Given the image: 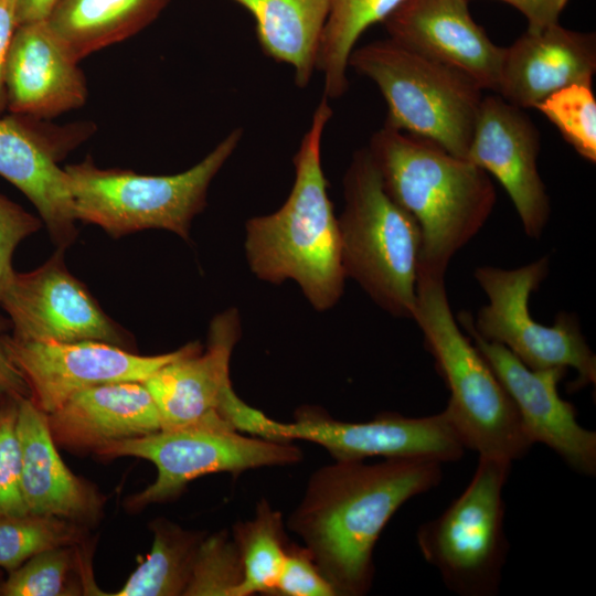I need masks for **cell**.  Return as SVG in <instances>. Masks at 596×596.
<instances>
[{
    "mask_svg": "<svg viewBox=\"0 0 596 596\" xmlns=\"http://www.w3.org/2000/svg\"><path fill=\"white\" fill-rule=\"evenodd\" d=\"M0 323V394L15 400L30 397L29 389L22 375L8 359L1 342Z\"/></svg>",
    "mask_w": 596,
    "mask_h": 596,
    "instance_id": "8d00e7d4",
    "label": "cell"
},
{
    "mask_svg": "<svg viewBox=\"0 0 596 596\" xmlns=\"http://www.w3.org/2000/svg\"><path fill=\"white\" fill-rule=\"evenodd\" d=\"M472 316L464 311L458 321L511 397L534 444L553 450L575 472L596 475V433L577 421L575 406L558 394L565 369L528 368L500 343L480 337L472 327Z\"/></svg>",
    "mask_w": 596,
    "mask_h": 596,
    "instance_id": "9a60e30c",
    "label": "cell"
},
{
    "mask_svg": "<svg viewBox=\"0 0 596 596\" xmlns=\"http://www.w3.org/2000/svg\"><path fill=\"white\" fill-rule=\"evenodd\" d=\"M4 352L25 381L30 400L50 414L74 394L102 384L143 382L164 364L189 352L196 342L157 355H140L114 344L31 342L1 334Z\"/></svg>",
    "mask_w": 596,
    "mask_h": 596,
    "instance_id": "4fadbf2b",
    "label": "cell"
},
{
    "mask_svg": "<svg viewBox=\"0 0 596 596\" xmlns=\"http://www.w3.org/2000/svg\"><path fill=\"white\" fill-rule=\"evenodd\" d=\"M242 128L233 129L200 162L170 175L102 169L92 158L64 168L77 221L102 227L111 237L149 228L188 240L195 215L206 205L209 187L237 148Z\"/></svg>",
    "mask_w": 596,
    "mask_h": 596,
    "instance_id": "8992f818",
    "label": "cell"
},
{
    "mask_svg": "<svg viewBox=\"0 0 596 596\" xmlns=\"http://www.w3.org/2000/svg\"><path fill=\"white\" fill-rule=\"evenodd\" d=\"M170 0H58L46 22L77 62L134 36L151 24Z\"/></svg>",
    "mask_w": 596,
    "mask_h": 596,
    "instance_id": "cb8c5ba5",
    "label": "cell"
},
{
    "mask_svg": "<svg viewBox=\"0 0 596 596\" xmlns=\"http://www.w3.org/2000/svg\"><path fill=\"white\" fill-rule=\"evenodd\" d=\"M363 461L336 460L317 470L289 520L338 595L370 589L381 532L405 502L443 479V464L433 459Z\"/></svg>",
    "mask_w": 596,
    "mask_h": 596,
    "instance_id": "6da1fadb",
    "label": "cell"
},
{
    "mask_svg": "<svg viewBox=\"0 0 596 596\" xmlns=\"http://www.w3.org/2000/svg\"><path fill=\"white\" fill-rule=\"evenodd\" d=\"M94 544L89 539L44 550L0 582V596L107 595L93 572Z\"/></svg>",
    "mask_w": 596,
    "mask_h": 596,
    "instance_id": "d4e9b609",
    "label": "cell"
},
{
    "mask_svg": "<svg viewBox=\"0 0 596 596\" xmlns=\"http://www.w3.org/2000/svg\"><path fill=\"white\" fill-rule=\"evenodd\" d=\"M348 65L379 87L387 105L384 125L466 159L483 98L470 76L391 39L354 49Z\"/></svg>",
    "mask_w": 596,
    "mask_h": 596,
    "instance_id": "52a82bcc",
    "label": "cell"
},
{
    "mask_svg": "<svg viewBox=\"0 0 596 596\" xmlns=\"http://www.w3.org/2000/svg\"><path fill=\"white\" fill-rule=\"evenodd\" d=\"M413 320L435 360L449 398L445 411L467 449L513 462L533 444L499 379L451 312L444 276L418 272Z\"/></svg>",
    "mask_w": 596,
    "mask_h": 596,
    "instance_id": "277c9868",
    "label": "cell"
},
{
    "mask_svg": "<svg viewBox=\"0 0 596 596\" xmlns=\"http://www.w3.org/2000/svg\"><path fill=\"white\" fill-rule=\"evenodd\" d=\"M93 455L100 460L136 457L156 466V480L126 498L129 512L172 500L190 481L209 473L237 475L301 459L300 449L290 441L244 436L217 413L188 426L108 444Z\"/></svg>",
    "mask_w": 596,
    "mask_h": 596,
    "instance_id": "9c48e42d",
    "label": "cell"
},
{
    "mask_svg": "<svg viewBox=\"0 0 596 596\" xmlns=\"http://www.w3.org/2000/svg\"><path fill=\"white\" fill-rule=\"evenodd\" d=\"M43 225L40 216L24 210L0 193V301L14 269L12 258L15 248Z\"/></svg>",
    "mask_w": 596,
    "mask_h": 596,
    "instance_id": "836d02e7",
    "label": "cell"
},
{
    "mask_svg": "<svg viewBox=\"0 0 596 596\" xmlns=\"http://www.w3.org/2000/svg\"><path fill=\"white\" fill-rule=\"evenodd\" d=\"M382 23L389 39L497 92L504 47L476 23L468 0H403Z\"/></svg>",
    "mask_w": 596,
    "mask_h": 596,
    "instance_id": "e0dca14e",
    "label": "cell"
},
{
    "mask_svg": "<svg viewBox=\"0 0 596 596\" xmlns=\"http://www.w3.org/2000/svg\"><path fill=\"white\" fill-rule=\"evenodd\" d=\"M93 130L91 123L55 126L10 113L0 116V175L34 205L61 248L75 241L77 220L67 174L58 162Z\"/></svg>",
    "mask_w": 596,
    "mask_h": 596,
    "instance_id": "5bb4252c",
    "label": "cell"
},
{
    "mask_svg": "<svg viewBox=\"0 0 596 596\" xmlns=\"http://www.w3.org/2000/svg\"><path fill=\"white\" fill-rule=\"evenodd\" d=\"M152 545L145 560L111 596H184L204 534L164 519L149 524Z\"/></svg>",
    "mask_w": 596,
    "mask_h": 596,
    "instance_id": "484cf974",
    "label": "cell"
},
{
    "mask_svg": "<svg viewBox=\"0 0 596 596\" xmlns=\"http://www.w3.org/2000/svg\"><path fill=\"white\" fill-rule=\"evenodd\" d=\"M58 0H17L18 25L46 21Z\"/></svg>",
    "mask_w": 596,
    "mask_h": 596,
    "instance_id": "74e56055",
    "label": "cell"
},
{
    "mask_svg": "<svg viewBox=\"0 0 596 596\" xmlns=\"http://www.w3.org/2000/svg\"><path fill=\"white\" fill-rule=\"evenodd\" d=\"M64 252L57 247L36 269L12 274L0 301L12 324L11 336L31 342L93 340L134 351L131 336L68 272Z\"/></svg>",
    "mask_w": 596,
    "mask_h": 596,
    "instance_id": "7c38bea8",
    "label": "cell"
},
{
    "mask_svg": "<svg viewBox=\"0 0 596 596\" xmlns=\"http://www.w3.org/2000/svg\"><path fill=\"white\" fill-rule=\"evenodd\" d=\"M392 199L418 223V272L445 276L497 200L489 174L437 143L384 125L366 147Z\"/></svg>",
    "mask_w": 596,
    "mask_h": 596,
    "instance_id": "3957f363",
    "label": "cell"
},
{
    "mask_svg": "<svg viewBox=\"0 0 596 596\" xmlns=\"http://www.w3.org/2000/svg\"><path fill=\"white\" fill-rule=\"evenodd\" d=\"M17 26V0H0V116L7 113L4 64Z\"/></svg>",
    "mask_w": 596,
    "mask_h": 596,
    "instance_id": "d590c367",
    "label": "cell"
},
{
    "mask_svg": "<svg viewBox=\"0 0 596 596\" xmlns=\"http://www.w3.org/2000/svg\"><path fill=\"white\" fill-rule=\"evenodd\" d=\"M46 415L56 446L74 454L93 455L108 444L162 429L153 397L137 381L83 390Z\"/></svg>",
    "mask_w": 596,
    "mask_h": 596,
    "instance_id": "7402d4cb",
    "label": "cell"
},
{
    "mask_svg": "<svg viewBox=\"0 0 596 596\" xmlns=\"http://www.w3.org/2000/svg\"><path fill=\"white\" fill-rule=\"evenodd\" d=\"M549 256L513 269L480 266L475 278L488 296L472 327L488 341L505 347L528 368L574 369L572 392L596 382V356L583 336L576 317L561 312L554 323L536 322L529 300L549 273Z\"/></svg>",
    "mask_w": 596,
    "mask_h": 596,
    "instance_id": "30bf717a",
    "label": "cell"
},
{
    "mask_svg": "<svg viewBox=\"0 0 596 596\" xmlns=\"http://www.w3.org/2000/svg\"><path fill=\"white\" fill-rule=\"evenodd\" d=\"M279 511L262 500L255 517L234 529V543L242 565V579L232 596L273 594L281 572L287 545Z\"/></svg>",
    "mask_w": 596,
    "mask_h": 596,
    "instance_id": "83f0119b",
    "label": "cell"
},
{
    "mask_svg": "<svg viewBox=\"0 0 596 596\" xmlns=\"http://www.w3.org/2000/svg\"><path fill=\"white\" fill-rule=\"evenodd\" d=\"M3 579V575L2 573L0 572V582Z\"/></svg>",
    "mask_w": 596,
    "mask_h": 596,
    "instance_id": "f35d334b",
    "label": "cell"
},
{
    "mask_svg": "<svg viewBox=\"0 0 596 596\" xmlns=\"http://www.w3.org/2000/svg\"><path fill=\"white\" fill-rule=\"evenodd\" d=\"M339 221L345 276L394 317L413 319L422 233L384 188L368 148L356 150L343 177Z\"/></svg>",
    "mask_w": 596,
    "mask_h": 596,
    "instance_id": "5b68a950",
    "label": "cell"
},
{
    "mask_svg": "<svg viewBox=\"0 0 596 596\" xmlns=\"http://www.w3.org/2000/svg\"><path fill=\"white\" fill-rule=\"evenodd\" d=\"M7 111L51 120L85 105L84 73L46 21L17 26L4 64Z\"/></svg>",
    "mask_w": 596,
    "mask_h": 596,
    "instance_id": "ac0fdd59",
    "label": "cell"
},
{
    "mask_svg": "<svg viewBox=\"0 0 596 596\" xmlns=\"http://www.w3.org/2000/svg\"><path fill=\"white\" fill-rule=\"evenodd\" d=\"M332 114L322 96L294 157L295 181L286 202L245 225V253L252 272L273 284L295 280L321 311L340 299L347 277L339 221L321 164L322 136Z\"/></svg>",
    "mask_w": 596,
    "mask_h": 596,
    "instance_id": "7a4b0ae2",
    "label": "cell"
},
{
    "mask_svg": "<svg viewBox=\"0 0 596 596\" xmlns=\"http://www.w3.org/2000/svg\"><path fill=\"white\" fill-rule=\"evenodd\" d=\"M21 489L29 513L62 518L87 528L104 514L105 497L88 480L74 475L62 459L47 415L29 397L18 402Z\"/></svg>",
    "mask_w": 596,
    "mask_h": 596,
    "instance_id": "44dd1931",
    "label": "cell"
},
{
    "mask_svg": "<svg viewBox=\"0 0 596 596\" xmlns=\"http://www.w3.org/2000/svg\"><path fill=\"white\" fill-rule=\"evenodd\" d=\"M88 532L89 528L57 517L0 514V567L9 573L44 550L89 539Z\"/></svg>",
    "mask_w": 596,
    "mask_h": 596,
    "instance_id": "f1b7e54d",
    "label": "cell"
},
{
    "mask_svg": "<svg viewBox=\"0 0 596 596\" xmlns=\"http://www.w3.org/2000/svg\"><path fill=\"white\" fill-rule=\"evenodd\" d=\"M240 337L237 310H225L212 319L205 350L196 342L143 381L158 406L162 429L188 426L217 413L224 392L232 386L230 360Z\"/></svg>",
    "mask_w": 596,
    "mask_h": 596,
    "instance_id": "d6986e66",
    "label": "cell"
},
{
    "mask_svg": "<svg viewBox=\"0 0 596 596\" xmlns=\"http://www.w3.org/2000/svg\"><path fill=\"white\" fill-rule=\"evenodd\" d=\"M273 594L286 596L338 595L307 547L288 546L287 555Z\"/></svg>",
    "mask_w": 596,
    "mask_h": 596,
    "instance_id": "d6a6232c",
    "label": "cell"
},
{
    "mask_svg": "<svg viewBox=\"0 0 596 596\" xmlns=\"http://www.w3.org/2000/svg\"><path fill=\"white\" fill-rule=\"evenodd\" d=\"M596 72V35L560 23L523 33L504 47L498 95L522 109L534 108L553 93L592 85Z\"/></svg>",
    "mask_w": 596,
    "mask_h": 596,
    "instance_id": "ffe728a7",
    "label": "cell"
},
{
    "mask_svg": "<svg viewBox=\"0 0 596 596\" xmlns=\"http://www.w3.org/2000/svg\"><path fill=\"white\" fill-rule=\"evenodd\" d=\"M521 12L526 21V31L536 32L558 23L568 0H500Z\"/></svg>",
    "mask_w": 596,
    "mask_h": 596,
    "instance_id": "e575fe53",
    "label": "cell"
},
{
    "mask_svg": "<svg viewBox=\"0 0 596 596\" xmlns=\"http://www.w3.org/2000/svg\"><path fill=\"white\" fill-rule=\"evenodd\" d=\"M584 159L596 162V99L592 85L564 87L534 106Z\"/></svg>",
    "mask_w": 596,
    "mask_h": 596,
    "instance_id": "f546056e",
    "label": "cell"
},
{
    "mask_svg": "<svg viewBox=\"0 0 596 596\" xmlns=\"http://www.w3.org/2000/svg\"><path fill=\"white\" fill-rule=\"evenodd\" d=\"M252 435L276 441H311L324 447L336 460L380 456L444 464L460 460L467 449L445 409L424 417L384 413L363 423L336 421L312 408L299 411L292 423H279L260 413Z\"/></svg>",
    "mask_w": 596,
    "mask_h": 596,
    "instance_id": "8fae6325",
    "label": "cell"
},
{
    "mask_svg": "<svg viewBox=\"0 0 596 596\" xmlns=\"http://www.w3.org/2000/svg\"><path fill=\"white\" fill-rule=\"evenodd\" d=\"M403 0H330L316 71L323 75V96L340 98L349 88V57L360 36L383 22Z\"/></svg>",
    "mask_w": 596,
    "mask_h": 596,
    "instance_id": "4316f807",
    "label": "cell"
},
{
    "mask_svg": "<svg viewBox=\"0 0 596 596\" xmlns=\"http://www.w3.org/2000/svg\"><path fill=\"white\" fill-rule=\"evenodd\" d=\"M18 402L8 396L0 402V514L29 513L21 489Z\"/></svg>",
    "mask_w": 596,
    "mask_h": 596,
    "instance_id": "1f68e13d",
    "label": "cell"
},
{
    "mask_svg": "<svg viewBox=\"0 0 596 596\" xmlns=\"http://www.w3.org/2000/svg\"><path fill=\"white\" fill-rule=\"evenodd\" d=\"M255 21L264 54L294 68L295 84L305 88L316 71L330 0H231Z\"/></svg>",
    "mask_w": 596,
    "mask_h": 596,
    "instance_id": "603a6c76",
    "label": "cell"
},
{
    "mask_svg": "<svg viewBox=\"0 0 596 596\" xmlns=\"http://www.w3.org/2000/svg\"><path fill=\"white\" fill-rule=\"evenodd\" d=\"M540 132L526 113L500 95L483 96L466 159L509 194L525 234L540 238L551 204L538 170Z\"/></svg>",
    "mask_w": 596,
    "mask_h": 596,
    "instance_id": "2e32d148",
    "label": "cell"
},
{
    "mask_svg": "<svg viewBox=\"0 0 596 596\" xmlns=\"http://www.w3.org/2000/svg\"><path fill=\"white\" fill-rule=\"evenodd\" d=\"M511 469V461L479 456L462 493L416 532L424 560L457 595L494 596L499 590L509 551L503 489Z\"/></svg>",
    "mask_w": 596,
    "mask_h": 596,
    "instance_id": "ba28073f",
    "label": "cell"
},
{
    "mask_svg": "<svg viewBox=\"0 0 596 596\" xmlns=\"http://www.w3.org/2000/svg\"><path fill=\"white\" fill-rule=\"evenodd\" d=\"M3 397H4V396L0 394V402L2 401Z\"/></svg>",
    "mask_w": 596,
    "mask_h": 596,
    "instance_id": "ab89813d",
    "label": "cell"
},
{
    "mask_svg": "<svg viewBox=\"0 0 596 596\" xmlns=\"http://www.w3.org/2000/svg\"><path fill=\"white\" fill-rule=\"evenodd\" d=\"M242 579V565L233 540L225 532L201 541L184 596H232Z\"/></svg>",
    "mask_w": 596,
    "mask_h": 596,
    "instance_id": "4dcf8cb0",
    "label": "cell"
}]
</instances>
